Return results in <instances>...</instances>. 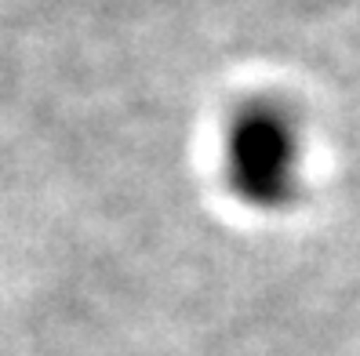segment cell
Here are the masks:
<instances>
[{
    "instance_id": "1",
    "label": "cell",
    "mask_w": 360,
    "mask_h": 356,
    "mask_svg": "<svg viewBox=\"0 0 360 356\" xmlns=\"http://www.w3.org/2000/svg\"><path fill=\"white\" fill-rule=\"evenodd\" d=\"M222 178L244 207L291 211L306 182V131L281 98H248L222 128Z\"/></svg>"
}]
</instances>
